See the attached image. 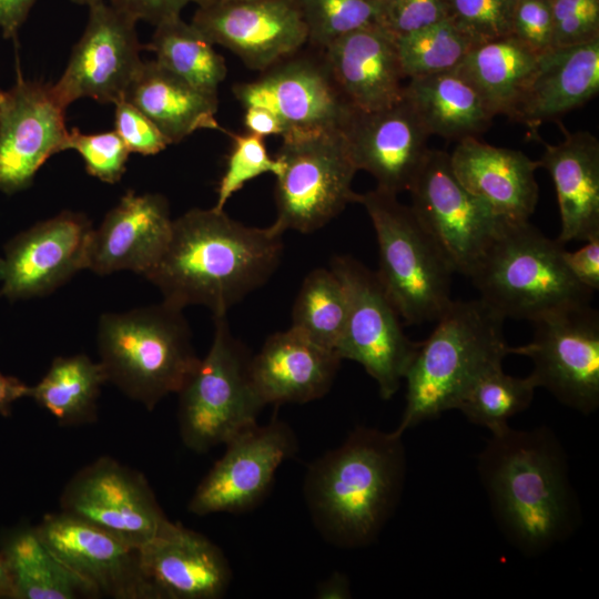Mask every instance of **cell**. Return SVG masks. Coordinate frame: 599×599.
Here are the masks:
<instances>
[{
	"label": "cell",
	"mask_w": 599,
	"mask_h": 599,
	"mask_svg": "<svg viewBox=\"0 0 599 599\" xmlns=\"http://www.w3.org/2000/svg\"><path fill=\"white\" fill-rule=\"evenodd\" d=\"M8 568L12 598L75 599L95 593L48 549L34 527L9 535L0 551Z\"/></svg>",
	"instance_id": "obj_32"
},
{
	"label": "cell",
	"mask_w": 599,
	"mask_h": 599,
	"mask_svg": "<svg viewBox=\"0 0 599 599\" xmlns=\"http://www.w3.org/2000/svg\"><path fill=\"white\" fill-rule=\"evenodd\" d=\"M114 105V131L130 153L154 155L171 144L158 126L134 105L124 99Z\"/></svg>",
	"instance_id": "obj_45"
},
{
	"label": "cell",
	"mask_w": 599,
	"mask_h": 599,
	"mask_svg": "<svg viewBox=\"0 0 599 599\" xmlns=\"http://www.w3.org/2000/svg\"><path fill=\"white\" fill-rule=\"evenodd\" d=\"M138 21L108 1L89 8L85 29L73 47L60 79L52 84L68 108L81 98L113 103L124 93L142 64Z\"/></svg>",
	"instance_id": "obj_16"
},
{
	"label": "cell",
	"mask_w": 599,
	"mask_h": 599,
	"mask_svg": "<svg viewBox=\"0 0 599 599\" xmlns=\"http://www.w3.org/2000/svg\"><path fill=\"white\" fill-rule=\"evenodd\" d=\"M536 388L530 375L515 377L504 373L502 366H497L469 386L455 409L473 424L496 434L509 426L511 417L530 406Z\"/></svg>",
	"instance_id": "obj_36"
},
{
	"label": "cell",
	"mask_w": 599,
	"mask_h": 599,
	"mask_svg": "<svg viewBox=\"0 0 599 599\" xmlns=\"http://www.w3.org/2000/svg\"><path fill=\"white\" fill-rule=\"evenodd\" d=\"M213 319L210 349L177 393L181 439L199 454L256 424L265 406L251 378L252 355L232 333L227 315Z\"/></svg>",
	"instance_id": "obj_8"
},
{
	"label": "cell",
	"mask_w": 599,
	"mask_h": 599,
	"mask_svg": "<svg viewBox=\"0 0 599 599\" xmlns=\"http://www.w3.org/2000/svg\"><path fill=\"white\" fill-rule=\"evenodd\" d=\"M284 233L275 223L247 226L224 210L192 209L173 220L167 246L144 277L176 308L202 305L227 315L274 274Z\"/></svg>",
	"instance_id": "obj_1"
},
{
	"label": "cell",
	"mask_w": 599,
	"mask_h": 599,
	"mask_svg": "<svg viewBox=\"0 0 599 599\" xmlns=\"http://www.w3.org/2000/svg\"><path fill=\"white\" fill-rule=\"evenodd\" d=\"M515 0H445L447 20L475 44L511 34Z\"/></svg>",
	"instance_id": "obj_40"
},
{
	"label": "cell",
	"mask_w": 599,
	"mask_h": 599,
	"mask_svg": "<svg viewBox=\"0 0 599 599\" xmlns=\"http://www.w3.org/2000/svg\"><path fill=\"white\" fill-rule=\"evenodd\" d=\"M244 113V125L248 133L262 138L268 135H284L285 124L271 111L260 106H246Z\"/></svg>",
	"instance_id": "obj_48"
},
{
	"label": "cell",
	"mask_w": 599,
	"mask_h": 599,
	"mask_svg": "<svg viewBox=\"0 0 599 599\" xmlns=\"http://www.w3.org/2000/svg\"><path fill=\"white\" fill-rule=\"evenodd\" d=\"M93 226L80 212L62 211L12 237L0 256V296H44L87 270Z\"/></svg>",
	"instance_id": "obj_18"
},
{
	"label": "cell",
	"mask_w": 599,
	"mask_h": 599,
	"mask_svg": "<svg viewBox=\"0 0 599 599\" xmlns=\"http://www.w3.org/2000/svg\"><path fill=\"white\" fill-rule=\"evenodd\" d=\"M505 318L484 301H454L405 374L406 404L395 435L455 409L469 386L510 355Z\"/></svg>",
	"instance_id": "obj_4"
},
{
	"label": "cell",
	"mask_w": 599,
	"mask_h": 599,
	"mask_svg": "<svg viewBox=\"0 0 599 599\" xmlns=\"http://www.w3.org/2000/svg\"><path fill=\"white\" fill-rule=\"evenodd\" d=\"M221 1H242V0H221Z\"/></svg>",
	"instance_id": "obj_54"
},
{
	"label": "cell",
	"mask_w": 599,
	"mask_h": 599,
	"mask_svg": "<svg viewBox=\"0 0 599 599\" xmlns=\"http://www.w3.org/2000/svg\"><path fill=\"white\" fill-rule=\"evenodd\" d=\"M343 133L356 169L396 195L409 190L430 150V135L405 98L384 109L355 111Z\"/></svg>",
	"instance_id": "obj_21"
},
{
	"label": "cell",
	"mask_w": 599,
	"mask_h": 599,
	"mask_svg": "<svg viewBox=\"0 0 599 599\" xmlns=\"http://www.w3.org/2000/svg\"><path fill=\"white\" fill-rule=\"evenodd\" d=\"M140 567L159 599H219L232 569L224 552L204 535L167 521L139 548Z\"/></svg>",
	"instance_id": "obj_23"
},
{
	"label": "cell",
	"mask_w": 599,
	"mask_h": 599,
	"mask_svg": "<svg viewBox=\"0 0 599 599\" xmlns=\"http://www.w3.org/2000/svg\"><path fill=\"white\" fill-rule=\"evenodd\" d=\"M303 18L307 43L324 50L338 38L376 24L377 0H295Z\"/></svg>",
	"instance_id": "obj_38"
},
{
	"label": "cell",
	"mask_w": 599,
	"mask_h": 599,
	"mask_svg": "<svg viewBox=\"0 0 599 599\" xmlns=\"http://www.w3.org/2000/svg\"><path fill=\"white\" fill-rule=\"evenodd\" d=\"M534 335L510 354L531 359L529 374L565 406L583 415L599 407V314L589 304L532 322Z\"/></svg>",
	"instance_id": "obj_12"
},
{
	"label": "cell",
	"mask_w": 599,
	"mask_h": 599,
	"mask_svg": "<svg viewBox=\"0 0 599 599\" xmlns=\"http://www.w3.org/2000/svg\"><path fill=\"white\" fill-rule=\"evenodd\" d=\"M315 595L318 599L352 598L349 580L344 573L335 571L316 587Z\"/></svg>",
	"instance_id": "obj_51"
},
{
	"label": "cell",
	"mask_w": 599,
	"mask_h": 599,
	"mask_svg": "<svg viewBox=\"0 0 599 599\" xmlns=\"http://www.w3.org/2000/svg\"><path fill=\"white\" fill-rule=\"evenodd\" d=\"M329 268L344 284L347 318L336 353L364 367L376 382L383 399L399 389L418 349L404 333L402 318L376 272L348 255L334 256Z\"/></svg>",
	"instance_id": "obj_10"
},
{
	"label": "cell",
	"mask_w": 599,
	"mask_h": 599,
	"mask_svg": "<svg viewBox=\"0 0 599 599\" xmlns=\"http://www.w3.org/2000/svg\"><path fill=\"white\" fill-rule=\"evenodd\" d=\"M404 98L429 135L447 140L476 138L494 118L475 88L455 69L408 79Z\"/></svg>",
	"instance_id": "obj_30"
},
{
	"label": "cell",
	"mask_w": 599,
	"mask_h": 599,
	"mask_svg": "<svg viewBox=\"0 0 599 599\" xmlns=\"http://www.w3.org/2000/svg\"><path fill=\"white\" fill-rule=\"evenodd\" d=\"M12 598L11 578L3 558L0 555V598Z\"/></svg>",
	"instance_id": "obj_52"
},
{
	"label": "cell",
	"mask_w": 599,
	"mask_h": 599,
	"mask_svg": "<svg viewBox=\"0 0 599 599\" xmlns=\"http://www.w3.org/2000/svg\"><path fill=\"white\" fill-rule=\"evenodd\" d=\"M214 44L181 16L155 26L151 41L144 45L155 61L199 90L217 95L227 68Z\"/></svg>",
	"instance_id": "obj_34"
},
{
	"label": "cell",
	"mask_w": 599,
	"mask_h": 599,
	"mask_svg": "<svg viewBox=\"0 0 599 599\" xmlns=\"http://www.w3.org/2000/svg\"><path fill=\"white\" fill-rule=\"evenodd\" d=\"M565 245L526 222H502L470 274L480 300L504 318L535 322L548 314L588 305L591 291L567 270Z\"/></svg>",
	"instance_id": "obj_6"
},
{
	"label": "cell",
	"mask_w": 599,
	"mask_h": 599,
	"mask_svg": "<svg viewBox=\"0 0 599 599\" xmlns=\"http://www.w3.org/2000/svg\"><path fill=\"white\" fill-rule=\"evenodd\" d=\"M323 52L338 88L356 111L384 109L404 98L406 78L395 38L377 24L338 38Z\"/></svg>",
	"instance_id": "obj_25"
},
{
	"label": "cell",
	"mask_w": 599,
	"mask_h": 599,
	"mask_svg": "<svg viewBox=\"0 0 599 599\" xmlns=\"http://www.w3.org/2000/svg\"><path fill=\"white\" fill-rule=\"evenodd\" d=\"M347 309V294L341 278L331 268H315L305 276L298 290L290 327L315 344L336 352Z\"/></svg>",
	"instance_id": "obj_35"
},
{
	"label": "cell",
	"mask_w": 599,
	"mask_h": 599,
	"mask_svg": "<svg viewBox=\"0 0 599 599\" xmlns=\"http://www.w3.org/2000/svg\"><path fill=\"white\" fill-rule=\"evenodd\" d=\"M395 42L406 79L454 70L475 44L447 19Z\"/></svg>",
	"instance_id": "obj_37"
},
{
	"label": "cell",
	"mask_w": 599,
	"mask_h": 599,
	"mask_svg": "<svg viewBox=\"0 0 599 599\" xmlns=\"http://www.w3.org/2000/svg\"><path fill=\"white\" fill-rule=\"evenodd\" d=\"M376 24L394 38L447 19L445 0H377Z\"/></svg>",
	"instance_id": "obj_42"
},
{
	"label": "cell",
	"mask_w": 599,
	"mask_h": 599,
	"mask_svg": "<svg viewBox=\"0 0 599 599\" xmlns=\"http://www.w3.org/2000/svg\"><path fill=\"white\" fill-rule=\"evenodd\" d=\"M282 138L274 223L284 232L312 233L357 203L352 183L358 170L342 131L293 130Z\"/></svg>",
	"instance_id": "obj_9"
},
{
	"label": "cell",
	"mask_w": 599,
	"mask_h": 599,
	"mask_svg": "<svg viewBox=\"0 0 599 599\" xmlns=\"http://www.w3.org/2000/svg\"><path fill=\"white\" fill-rule=\"evenodd\" d=\"M378 244L376 275L405 324L436 322L453 302L454 270L413 209L374 189L358 195Z\"/></svg>",
	"instance_id": "obj_7"
},
{
	"label": "cell",
	"mask_w": 599,
	"mask_h": 599,
	"mask_svg": "<svg viewBox=\"0 0 599 599\" xmlns=\"http://www.w3.org/2000/svg\"><path fill=\"white\" fill-rule=\"evenodd\" d=\"M213 44L263 71L297 52L307 32L295 0H207L192 21Z\"/></svg>",
	"instance_id": "obj_20"
},
{
	"label": "cell",
	"mask_w": 599,
	"mask_h": 599,
	"mask_svg": "<svg viewBox=\"0 0 599 599\" xmlns=\"http://www.w3.org/2000/svg\"><path fill=\"white\" fill-rule=\"evenodd\" d=\"M477 470L497 526L522 555H541L576 532L580 505L566 451L550 428L508 426L491 434Z\"/></svg>",
	"instance_id": "obj_2"
},
{
	"label": "cell",
	"mask_w": 599,
	"mask_h": 599,
	"mask_svg": "<svg viewBox=\"0 0 599 599\" xmlns=\"http://www.w3.org/2000/svg\"><path fill=\"white\" fill-rule=\"evenodd\" d=\"M172 226L162 194L128 191L92 230L87 270L99 275L131 271L145 276L165 251Z\"/></svg>",
	"instance_id": "obj_22"
},
{
	"label": "cell",
	"mask_w": 599,
	"mask_h": 599,
	"mask_svg": "<svg viewBox=\"0 0 599 599\" xmlns=\"http://www.w3.org/2000/svg\"><path fill=\"white\" fill-rule=\"evenodd\" d=\"M75 4L91 7L106 0H71Z\"/></svg>",
	"instance_id": "obj_53"
},
{
	"label": "cell",
	"mask_w": 599,
	"mask_h": 599,
	"mask_svg": "<svg viewBox=\"0 0 599 599\" xmlns=\"http://www.w3.org/2000/svg\"><path fill=\"white\" fill-rule=\"evenodd\" d=\"M552 179L565 245L599 235V141L587 131L565 133L557 144H546L538 161Z\"/></svg>",
	"instance_id": "obj_28"
},
{
	"label": "cell",
	"mask_w": 599,
	"mask_h": 599,
	"mask_svg": "<svg viewBox=\"0 0 599 599\" xmlns=\"http://www.w3.org/2000/svg\"><path fill=\"white\" fill-rule=\"evenodd\" d=\"M552 48L590 42L599 38V0H550Z\"/></svg>",
	"instance_id": "obj_43"
},
{
	"label": "cell",
	"mask_w": 599,
	"mask_h": 599,
	"mask_svg": "<svg viewBox=\"0 0 599 599\" xmlns=\"http://www.w3.org/2000/svg\"><path fill=\"white\" fill-rule=\"evenodd\" d=\"M123 99L144 113L171 144L201 129L226 131L215 118L217 95L196 89L155 60L142 62Z\"/></svg>",
	"instance_id": "obj_29"
},
{
	"label": "cell",
	"mask_w": 599,
	"mask_h": 599,
	"mask_svg": "<svg viewBox=\"0 0 599 599\" xmlns=\"http://www.w3.org/2000/svg\"><path fill=\"white\" fill-rule=\"evenodd\" d=\"M408 192L410 207L454 272L469 277L504 221L461 185L440 150H429Z\"/></svg>",
	"instance_id": "obj_11"
},
{
	"label": "cell",
	"mask_w": 599,
	"mask_h": 599,
	"mask_svg": "<svg viewBox=\"0 0 599 599\" xmlns=\"http://www.w3.org/2000/svg\"><path fill=\"white\" fill-rule=\"evenodd\" d=\"M67 108L52 84L18 77L0 90V191L14 194L28 189L40 167L65 151Z\"/></svg>",
	"instance_id": "obj_17"
},
{
	"label": "cell",
	"mask_w": 599,
	"mask_h": 599,
	"mask_svg": "<svg viewBox=\"0 0 599 599\" xmlns=\"http://www.w3.org/2000/svg\"><path fill=\"white\" fill-rule=\"evenodd\" d=\"M116 9L134 18L154 26L181 16L189 3L203 4L207 0H106Z\"/></svg>",
	"instance_id": "obj_46"
},
{
	"label": "cell",
	"mask_w": 599,
	"mask_h": 599,
	"mask_svg": "<svg viewBox=\"0 0 599 599\" xmlns=\"http://www.w3.org/2000/svg\"><path fill=\"white\" fill-rule=\"evenodd\" d=\"M37 0H0V29L6 39L16 38Z\"/></svg>",
	"instance_id": "obj_49"
},
{
	"label": "cell",
	"mask_w": 599,
	"mask_h": 599,
	"mask_svg": "<svg viewBox=\"0 0 599 599\" xmlns=\"http://www.w3.org/2000/svg\"><path fill=\"white\" fill-rule=\"evenodd\" d=\"M511 35L537 54L552 48L554 20L550 0H515Z\"/></svg>",
	"instance_id": "obj_44"
},
{
	"label": "cell",
	"mask_w": 599,
	"mask_h": 599,
	"mask_svg": "<svg viewBox=\"0 0 599 599\" xmlns=\"http://www.w3.org/2000/svg\"><path fill=\"white\" fill-rule=\"evenodd\" d=\"M34 528L55 558L97 597L159 599L141 570L139 548L64 511L44 515Z\"/></svg>",
	"instance_id": "obj_19"
},
{
	"label": "cell",
	"mask_w": 599,
	"mask_h": 599,
	"mask_svg": "<svg viewBox=\"0 0 599 599\" xmlns=\"http://www.w3.org/2000/svg\"><path fill=\"white\" fill-rule=\"evenodd\" d=\"M405 476L402 436L357 426L307 468L304 497L316 529L339 548L370 545L396 509Z\"/></svg>",
	"instance_id": "obj_3"
},
{
	"label": "cell",
	"mask_w": 599,
	"mask_h": 599,
	"mask_svg": "<svg viewBox=\"0 0 599 599\" xmlns=\"http://www.w3.org/2000/svg\"><path fill=\"white\" fill-rule=\"evenodd\" d=\"M182 311L162 301L99 319V362L108 382L149 410L177 394L200 362Z\"/></svg>",
	"instance_id": "obj_5"
},
{
	"label": "cell",
	"mask_w": 599,
	"mask_h": 599,
	"mask_svg": "<svg viewBox=\"0 0 599 599\" xmlns=\"http://www.w3.org/2000/svg\"><path fill=\"white\" fill-rule=\"evenodd\" d=\"M28 393L29 386L24 383L0 373V414L9 415L12 404L22 397H28Z\"/></svg>",
	"instance_id": "obj_50"
},
{
	"label": "cell",
	"mask_w": 599,
	"mask_h": 599,
	"mask_svg": "<svg viewBox=\"0 0 599 599\" xmlns=\"http://www.w3.org/2000/svg\"><path fill=\"white\" fill-rule=\"evenodd\" d=\"M225 447L187 504L193 515L238 514L256 507L270 490L278 467L296 453L297 439L290 425L273 419L245 428Z\"/></svg>",
	"instance_id": "obj_15"
},
{
	"label": "cell",
	"mask_w": 599,
	"mask_h": 599,
	"mask_svg": "<svg viewBox=\"0 0 599 599\" xmlns=\"http://www.w3.org/2000/svg\"><path fill=\"white\" fill-rule=\"evenodd\" d=\"M538 58L509 34L474 44L455 70L475 88L493 116H510Z\"/></svg>",
	"instance_id": "obj_31"
},
{
	"label": "cell",
	"mask_w": 599,
	"mask_h": 599,
	"mask_svg": "<svg viewBox=\"0 0 599 599\" xmlns=\"http://www.w3.org/2000/svg\"><path fill=\"white\" fill-rule=\"evenodd\" d=\"M599 92V38L551 48L539 54L536 69L510 119L536 131L542 123L585 105Z\"/></svg>",
	"instance_id": "obj_27"
},
{
	"label": "cell",
	"mask_w": 599,
	"mask_h": 599,
	"mask_svg": "<svg viewBox=\"0 0 599 599\" xmlns=\"http://www.w3.org/2000/svg\"><path fill=\"white\" fill-rule=\"evenodd\" d=\"M225 133L232 139V149L216 190L213 206L216 210H224L229 200L251 180L265 173L277 176L283 169L282 162L270 155L264 138L248 132Z\"/></svg>",
	"instance_id": "obj_39"
},
{
	"label": "cell",
	"mask_w": 599,
	"mask_h": 599,
	"mask_svg": "<svg viewBox=\"0 0 599 599\" xmlns=\"http://www.w3.org/2000/svg\"><path fill=\"white\" fill-rule=\"evenodd\" d=\"M60 507L134 548L151 540L169 521L146 478L109 456L71 477Z\"/></svg>",
	"instance_id": "obj_13"
},
{
	"label": "cell",
	"mask_w": 599,
	"mask_h": 599,
	"mask_svg": "<svg viewBox=\"0 0 599 599\" xmlns=\"http://www.w3.org/2000/svg\"><path fill=\"white\" fill-rule=\"evenodd\" d=\"M300 50L261 71L248 82L237 83L233 93L246 106L264 108L293 130L344 131L355 109L338 88L323 50Z\"/></svg>",
	"instance_id": "obj_14"
},
{
	"label": "cell",
	"mask_w": 599,
	"mask_h": 599,
	"mask_svg": "<svg viewBox=\"0 0 599 599\" xmlns=\"http://www.w3.org/2000/svg\"><path fill=\"white\" fill-rule=\"evenodd\" d=\"M65 150H74L82 158L85 171L100 181L118 183L125 170L129 150L113 131L83 133L78 128L69 130Z\"/></svg>",
	"instance_id": "obj_41"
},
{
	"label": "cell",
	"mask_w": 599,
	"mask_h": 599,
	"mask_svg": "<svg viewBox=\"0 0 599 599\" xmlns=\"http://www.w3.org/2000/svg\"><path fill=\"white\" fill-rule=\"evenodd\" d=\"M342 359L293 328L270 335L251 357L254 388L268 404H303L323 397L332 387Z\"/></svg>",
	"instance_id": "obj_26"
},
{
	"label": "cell",
	"mask_w": 599,
	"mask_h": 599,
	"mask_svg": "<svg viewBox=\"0 0 599 599\" xmlns=\"http://www.w3.org/2000/svg\"><path fill=\"white\" fill-rule=\"evenodd\" d=\"M106 382L101 363L88 355L58 356L40 382L29 387L28 397L60 425H87L98 418V399Z\"/></svg>",
	"instance_id": "obj_33"
},
{
	"label": "cell",
	"mask_w": 599,
	"mask_h": 599,
	"mask_svg": "<svg viewBox=\"0 0 599 599\" xmlns=\"http://www.w3.org/2000/svg\"><path fill=\"white\" fill-rule=\"evenodd\" d=\"M461 185L488 204L506 222H526L539 195L535 172L538 161L519 150L495 146L476 138L458 141L449 154Z\"/></svg>",
	"instance_id": "obj_24"
},
{
	"label": "cell",
	"mask_w": 599,
	"mask_h": 599,
	"mask_svg": "<svg viewBox=\"0 0 599 599\" xmlns=\"http://www.w3.org/2000/svg\"><path fill=\"white\" fill-rule=\"evenodd\" d=\"M577 251L566 248L562 258L570 275L591 292L599 290V235L585 241Z\"/></svg>",
	"instance_id": "obj_47"
}]
</instances>
